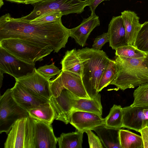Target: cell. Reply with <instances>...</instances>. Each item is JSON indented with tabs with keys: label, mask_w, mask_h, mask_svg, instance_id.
I'll return each mask as SVG.
<instances>
[{
	"label": "cell",
	"mask_w": 148,
	"mask_h": 148,
	"mask_svg": "<svg viewBox=\"0 0 148 148\" xmlns=\"http://www.w3.org/2000/svg\"><path fill=\"white\" fill-rule=\"evenodd\" d=\"M144 58H132L115 56L118 72L110 84L124 90L148 82V66Z\"/></svg>",
	"instance_id": "cell-3"
},
{
	"label": "cell",
	"mask_w": 148,
	"mask_h": 148,
	"mask_svg": "<svg viewBox=\"0 0 148 148\" xmlns=\"http://www.w3.org/2000/svg\"><path fill=\"white\" fill-rule=\"evenodd\" d=\"M70 37V30L62 24L61 19L42 24H34L6 14L0 17V40L18 38L52 49L58 53L64 48Z\"/></svg>",
	"instance_id": "cell-1"
},
{
	"label": "cell",
	"mask_w": 148,
	"mask_h": 148,
	"mask_svg": "<svg viewBox=\"0 0 148 148\" xmlns=\"http://www.w3.org/2000/svg\"><path fill=\"white\" fill-rule=\"evenodd\" d=\"M101 95L99 93L92 99L81 98L76 96L73 105V110L82 111L102 115V107Z\"/></svg>",
	"instance_id": "cell-20"
},
{
	"label": "cell",
	"mask_w": 148,
	"mask_h": 148,
	"mask_svg": "<svg viewBox=\"0 0 148 148\" xmlns=\"http://www.w3.org/2000/svg\"><path fill=\"white\" fill-rule=\"evenodd\" d=\"M16 82L33 93L50 100L52 97L50 80L39 73L36 68L23 76L15 79Z\"/></svg>",
	"instance_id": "cell-9"
},
{
	"label": "cell",
	"mask_w": 148,
	"mask_h": 148,
	"mask_svg": "<svg viewBox=\"0 0 148 148\" xmlns=\"http://www.w3.org/2000/svg\"><path fill=\"white\" fill-rule=\"evenodd\" d=\"M110 0H94L89 5L91 13L95 12V10L98 5L102 1Z\"/></svg>",
	"instance_id": "cell-35"
},
{
	"label": "cell",
	"mask_w": 148,
	"mask_h": 148,
	"mask_svg": "<svg viewBox=\"0 0 148 148\" xmlns=\"http://www.w3.org/2000/svg\"><path fill=\"white\" fill-rule=\"evenodd\" d=\"M0 47L18 59L35 65L37 61L43 60L44 57L53 51L52 48L18 38H9L0 40Z\"/></svg>",
	"instance_id": "cell-4"
},
{
	"label": "cell",
	"mask_w": 148,
	"mask_h": 148,
	"mask_svg": "<svg viewBox=\"0 0 148 148\" xmlns=\"http://www.w3.org/2000/svg\"><path fill=\"white\" fill-rule=\"evenodd\" d=\"M8 134L4 148H34V122L29 116L17 120Z\"/></svg>",
	"instance_id": "cell-6"
},
{
	"label": "cell",
	"mask_w": 148,
	"mask_h": 148,
	"mask_svg": "<svg viewBox=\"0 0 148 148\" xmlns=\"http://www.w3.org/2000/svg\"><path fill=\"white\" fill-rule=\"evenodd\" d=\"M11 89L14 99L21 107L27 112L31 109L45 106L50 103V100L33 93L16 82Z\"/></svg>",
	"instance_id": "cell-12"
},
{
	"label": "cell",
	"mask_w": 148,
	"mask_h": 148,
	"mask_svg": "<svg viewBox=\"0 0 148 148\" xmlns=\"http://www.w3.org/2000/svg\"><path fill=\"white\" fill-rule=\"evenodd\" d=\"M3 0H0V7L1 8V6L3 5Z\"/></svg>",
	"instance_id": "cell-40"
},
{
	"label": "cell",
	"mask_w": 148,
	"mask_h": 148,
	"mask_svg": "<svg viewBox=\"0 0 148 148\" xmlns=\"http://www.w3.org/2000/svg\"><path fill=\"white\" fill-rule=\"evenodd\" d=\"M134 46L143 52L148 53V21L142 24L136 38Z\"/></svg>",
	"instance_id": "cell-28"
},
{
	"label": "cell",
	"mask_w": 148,
	"mask_h": 148,
	"mask_svg": "<svg viewBox=\"0 0 148 148\" xmlns=\"http://www.w3.org/2000/svg\"><path fill=\"white\" fill-rule=\"evenodd\" d=\"M143 62L148 66V53H146V56L144 59Z\"/></svg>",
	"instance_id": "cell-38"
},
{
	"label": "cell",
	"mask_w": 148,
	"mask_h": 148,
	"mask_svg": "<svg viewBox=\"0 0 148 148\" xmlns=\"http://www.w3.org/2000/svg\"><path fill=\"white\" fill-rule=\"evenodd\" d=\"M52 96H59L62 91L66 89L81 98L90 99L84 85L81 77L69 71H62L54 79L50 80Z\"/></svg>",
	"instance_id": "cell-8"
},
{
	"label": "cell",
	"mask_w": 148,
	"mask_h": 148,
	"mask_svg": "<svg viewBox=\"0 0 148 148\" xmlns=\"http://www.w3.org/2000/svg\"><path fill=\"white\" fill-rule=\"evenodd\" d=\"M0 87L1 88L3 78V74L0 73Z\"/></svg>",
	"instance_id": "cell-39"
},
{
	"label": "cell",
	"mask_w": 148,
	"mask_h": 148,
	"mask_svg": "<svg viewBox=\"0 0 148 148\" xmlns=\"http://www.w3.org/2000/svg\"><path fill=\"white\" fill-rule=\"evenodd\" d=\"M7 1L12 2L19 3L25 4V0H5Z\"/></svg>",
	"instance_id": "cell-37"
},
{
	"label": "cell",
	"mask_w": 148,
	"mask_h": 148,
	"mask_svg": "<svg viewBox=\"0 0 148 148\" xmlns=\"http://www.w3.org/2000/svg\"><path fill=\"white\" fill-rule=\"evenodd\" d=\"M44 0H25V4L34 5Z\"/></svg>",
	"instance_id": "cell-36"
},
{
	"label": "cell",
	"mask_w": 148,
	"mask_h": 148,
	"mask_svg": "<svg viewBox=\"0 0 148 148\" xmlns=\"http://www.w3.org/2000/svg\"><path fill=\"white\" fill-rule=\"evenodd\" d=\"M116 56L127 58H144L146 53L138 49L134 46L128 45L119 47L116 50Z\"/></svg>",
	"instance_id": "cell-29"
},
{
	"label": "cell",
	"mask_w": 148,
	"mask_h": 148,
	"mask_svg": "<svg viewBox=\"0 0 148 148\" xmlns=\"http://www.w3.org/2000/svg\"><path fill=\"white\" fill-rule=\"evenodd\" d=\"M121 14L127 42L129 45L134 46L136 38L142 24L139 23V18L134 12L125 10Z\"/></svg>",
	"instance_id": "cell-18"
},
{
	"label": "cell",
	"mask_w": 148,
	"mask_h": 148,
	"mask_svg": "<svg viewBox=\"0 0 148 148\" xmlns=\"http://www.w3.org/2000/svg\"><path fill=\"white\" fill-rule=\"evenodd\" d=\"M76 96L64 89L57 97H51L50 104L55 114V119L67 124L69 123L73 112V105Z\"/></svg>",
	"instance_id": "cell-11"
},
{
	"label": "cell",
	"mask_w": 148,
	"mask_h": 148,
	"mask_svg": "<svg viewBox=\"0 0 148 148\" xmlns=\"http://www.w3.org/2000/svg\"><path fill=\"white\" fill-rule=\"evenodd\" d=\"M100 25L99 17L95 12L91 13L88 18L83 19L79 25L70 29V37L74 39L76 43L83 47L86 45L90 33Z\"/></svg>",
	"instance_id": "cell-16"
},
{
	"label": "cell",
	"mask_w": 148,
	"mask_h": 148,
	"mask_svg": "<svg viewBox=\"0 0 148 148\" xmlns=\"http://www.w3.org/2000/svg\"><path fill=\"white\" fill-rule=\"evenodd\" d=\"M33 119L34 148H56L57 139L51 125Z\"/></svg>",
	"instance_id": "cell-14"
},
{
	"label": "cell",
	"mask_w": 148,
	"mask_h": 148,
	"mask_svg": "<svg viewBox=\"0 0 148 148\" xmlns=\"http://www.w3.org/2000/svg\"><path fill=\"white\" fill-rule=\"evenodd\" d=\"M122 127L138 132L145 126L148 127V106L122 108Z\"/></svg>",
	"instance_id": "cell-13"
},
{
	"label": "cell",
	"mask_w": 148,
	"mask_h": 148,
	"mask_svg": "<svg viewBox=\"0 0 148 148\" xmlns=\"http://www.w3.org/2000/svg\"><path fill=\"white\" fill-rule=\"evenodd\" d=\"M94 0H44L33 5V10L29 14L20 18L21 19L30 21L48 12L58 11L63 15L80 14L84 8Z\"/></svg>",
	"instance_id": "cell-5"
},
{
	"label": "cell",
	"mask_w": 148,
	"mask_h": 148,
	"mask_svg": "<svg viewBox=\"0 0 148 148\" xmlns=\"http://www.w3.org/2000/svg\"><path fill=\"white\" fill-rule=\"evenodd\" d=\"M29 116L49 125L55 119V114L50 103L45 106L32 109L28 112Z\"/></svg>",
	"instance_id": "cell-24"
},
{
	"label": "cell",
	"mask_w": 148,
	"mask_h": 148,
	"mask_svg": "<svg viewBox=\"0 0 148 148\" xmlns=\"http://www.w3.org/2000/svg\"><path fill=\"white\" fill-rule=\"evenodd\" d=\"M95 113L82 111H74L69 123L77 131L84 133L88 130L104 124L105 119Z\"/></svg>",
	"instance_id": "cell-15"
},
{
	"label": "cell",
	"mask_w": 148,
	"mask_h": 148,
	"mask_svg": "<svg viewBox=\"0 0 148 148\" xmlns=\"http://www.w3.org/2000/svg\"><path fill=\"white\" fill-rule=\"evenodd\" d=\"M85 132L87 134L88 142L90 148H104L101 140L91 130H87Z\"/></svg>",
	"instance_id": "cell-32"
},
{
	"label": "cell",
	"mask_w": 148,
	"mask_h": 148,
	"mask_svg": "<svg viewBox=\"0 0 148 148\" xmlns=\"http://www.w3.org/2000/svg\"><path fill=\"white\" fill-rule=\"evenodd\" d=\"M105 119L104 125L111 128L120 129L122 127L123 109L120 105L114 104Z\"/></svg>",
	"instance_id": "cell-25"
},
{
	"label": "cell",
	"mask_w": 148,
	"mask_h": 148,
	"mask_svg": "<svg viewBox=\"0 0 148 148\" xmlns=\"http://www.w3.org/2000/svg\"><path fill=\"white\" fill-rule=\"evenodd\" d=\"M83 133L77 132L62 133L57 138L59 148H82Z\"/></svg>",
	"instance_id": "cell-22"
},
{
	"label": "cell",
	"mask_w": 148,
	"mask_h": 148,
	"mask_svg": "<svg viewBox=\"0 0 148 148\" xmlns=\"http://www.w3.org/2000/svg\"><path fill=\"white\" fill-rule=\"evenodd\" d=\"M109 46L113 50L128 45L123 21L121 16H113L108 25Z\"/></svg>",
	"instance_id": "cell-17"
},
{
	"label": "cell",
	"mask_w": 148,
	"mask_h": 148,
	"mask_svg": "<svg viewBox=\"0 0 148 148\" xmlns=\"http://www.w3.org/2000/svg\"><path fill=\"white\" fill-rule=\"evenodd\" d=\"M118 72L117 64L114 60H111L108 67L104 70L99 84V92L104 88L110 84Z\"/></svg>",
	"instance_id": "cell-26"
},
{
	"label": "cell",
	"mask_w": 148,
	"mask_h": 148,
	"mask_svg": "<svg viewBox=\"0 0 148 148\" xmlns=\"http://www.w3.org/2000/svg\"><path fill=\"white\" fill-rule=\"evenodd\" d=\"M0 97V133L8 134L17 120L29 115L14 99L11 88L6 90Z\"/></svg>",
	"instance_id": "cell-7"
},
{
	"label": "cell",
	"mask_w": 148,
	"mask_h": 148,
	"mask_svg": "<svg viewBox=\"0 0 148 148\" xmlns=\"http://www.w3.org/2000/svg\"><path fill=\"white\" fill-rule=\"evenodd\" d=\"M119 130L108 127L103 124L95 128L92 130L97 134L104 148H121L119 139Z\"/></svg>",
	"instance_id": "cell-19"
},
{
	"label": "cell",
	"mask_w": 148,
	"mask_h": 148,
	"mask_svg": "<svg viewBox=\"0 0 148 148\" xmlns=\"http://www.w3.org/2000/svg\"><path fill=\"white\" fill-rule=\"evenodd\" d=\"M37 70L39 73L49 80L59 74L62 71L55 65L54 62L49 65H45L40 67Z\"/></svg>",
	"instance_id": "cell-31"
},
{
	"label": "cell",
	"mask_w": 148,
	"mask_h": 148,
	"mask_svg": "<svg viewBox=\"0 0 148 148\" xmlns=\"http://www.w3.org/2000/svg\"><path fill=\"white\" fill-rule=\"evenodd\" d=\"M35 65L25 62L0 47V73H7L15 79L32 72Z\"/></svg>",
	"instance_id": "cell-10"
},
{
	"label": "cell",
	"mask_w": 148,
	"mask_h": 148,
	"mask_svg": "<svg viewBox=\"0 0 148 148\" xmlns=\"http://www.w3.org/2000/svg\"><path fill=\"white\" fill-rule=\"evenodd\" d=\"M60 63L62 71L72 72L81 77L82 64L75 49L67 51Z\"/></svg>",
	"instance_id": "cell-21"
},
{
	"label": "cell",
	"mask_w": 148,
	"mask_h": 148,
	"mask_svg": "<svg viewBox=\"0 0 148 148\" xmlns=\"http://www.w3.org/2000/svg\"><path fill=\"white\" fill-rule=\"evenodd\" d=\"M134 100L130 106L133 107L148 106V82L141 84L134 91Z\"/></svg>",
	"instance_id": "cell-27"
},
{
	"label": "cell",
	"mask_w": 148,
	"mask_h": 148,
	"mask_svg": "<svg viewBox=\"0 0 148 148\" xmlns=\"http://www.w3.org/2000/svg\"><path fill=\"white\" fill-rule=\"evenodd\" d=\"M81 62V77L86 90L90 99L99 93L98 88L102 75L111 60L103 50L92 48L77 50Z\"/></svg>",
	"instance_id": "cell-2"
},
{
	"label": "cell",
	"mask_w": 148,
	"mask_h": 148,
	"mask_svg": "<svg viewBox=\"0 0 148 148\" xmlns=\"http://www.w3.org/2000/svg\"><path fill=\"white\" fill-rule=\"evenodd\" d=\"M138 132L140 133L142 138L143 148H148V127H145Z\"/></svg>",
	"instance_id": "cell-34"
},
{
	"label": "cell",
	"mask_w": 148,
	"mask_h": 148,
	"mask_svg": "<svg viewBox=\"0 0 148 148\" xmlns=\"http://www.w3.org/2000/svg\"><path fill=\"white\" fill-rule=\"evenodd\" d=\"M109 42V38L108 32L103 33L98 36L94 40L92 45L93 49L99 50L107 42Z\"/></svg>",
	"instance_id": "cell-33"
},
{
	"label": "cell",
	"mask_w": 148,
	"mask_h": 148,
	"mask_svg": "<svg viewBox=\"0 0 148 148\" xmlns=\"http://www.w3.org/2000/svg\"><path fill=\"white\" fill-rule=\"evenodd\" d=\"M119 139L121 148H143L141 136L128 130L120 129Z\"/></svg>",
	"instance_id": "cell-23"
},
{
	"label": "cell",
	"mask_w": 148,
	"mask_h": 148,
	"mask_svg": "<svg viewBox=\"0 0 148 148\" xmlns=\"http://www.w3.org/2000/svg\"><path fill=\"white\" fill-rule=\"evenodd\" d=\"M62 16L61 12L53 11L45 13L32 20L26 21L34 24H42L59 20Z\"/></svg>",
	"instance_id": "cell-30"
}]
</instances>
